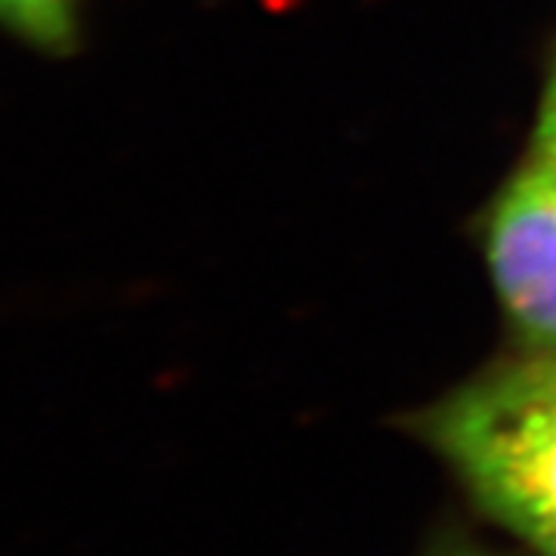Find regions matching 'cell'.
<instances>
[{
  "label": "cell",
  "instance_id": "2",
  "mask_svg": "<svg viewBox=\"0 0 556 556\" xmlns=\"http://www.w3.org/2000/svg\"><path fill=\"white\" fill-rule=\"evenodd\" d=\"M485 260L526 353L556 356V161L532 155L497 192Z\"/></svg>",
  "mask_w": 556,
  "mask_h": 556
},
{
  "label": "cell",
  "instance_id": "3",
  "mask_svg": "<svg viewBox=\"0 0 556 556\" xmlns=\"http://www.w3.org/2000/svg\"><path fill=\"white\" fill-rule=\"evenodd\" d=\"M0 25L47 53H68L78 40V0H0Z\"/></svg>",
  "mask_w": 556,
  "mask_h": 556
},
{
  "label": "cell",
  "instance_id": "1",
  "mask_svg": "<svg viewBox=\"0 0 556 556\" xmlns=\"http://www.w3.org/2000/svg\"><path fill=\"white\" fill-rule=\"evenodd\" d=\"M412 427L479 510L556 556V356L497 358Z\"/></svg>",
  "mask_w": 556,
  "mask_h": 556
},
{
  "label": "cell",
  "instance_id": "5",
  "mask_svg": "<svg viewBox=\"0 0 556 556\" xmlns=\"http://www.w3.org/2000/svg\"><path fill=\"white\" fill-rule=\"evenodd\" d=\"M439 556H497V554H485V551H473V547H452L445 554Z\"/></svg>",
  "mask_w": 556,
  "mask_h": 556
},
{
  "label": "cell",
  "instance_id": "4",
  "mask_svg": "<svg viewBox=\"0 0 556 556\" xmlns=\"http://www.w3.org/2000/svg\"><path fill=\"white\" fill-rule=\"evenodd\" d=\"M532 155L538 159L556 161V60L551 68V78H547V90H544V100L538 109L535 134H532Z\"/></svg>",
  "mask_w": 556,
  "mask_h": 556
}]
</instances>
